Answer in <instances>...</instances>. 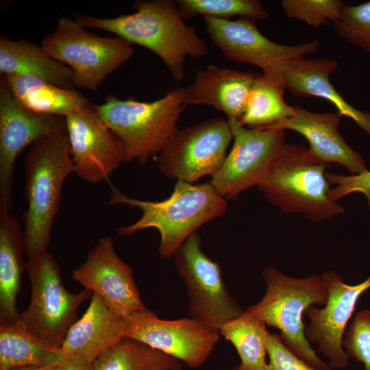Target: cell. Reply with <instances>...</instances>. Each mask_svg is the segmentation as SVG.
Here are the masks:
<instances>
[{"instance_id": "cell-1", "label": "cell", "mask_w": 370, "mask_h": 370, "mask_svg": "<svg viewBox=\"0 0 370 370\" xmlns=\"http://www.w3.org/2000/svg\"><path fill=\"white\" fill-rule=\"evenodd\" d=\"M133 7L134 12L117 17L78 13L75 19L86 28L104 30L148 49L163 61L173 79L181 82L185 76L186 58L208 55L204 40L194 26L184 22L175 1H137Z\"/></svg>"}, {"instance_id": "cell-2", "label": "cell", "mask_w": 370, "mask_h": 370, "mask_svg": "<svg viewBox=\"0 0 370 370\" xmlns=\"http://www.w3.org/2000/svg\"><path fill=\"white\" fill-rule=\"evenodd\" d=\"M110 204H125L142 211L136 222L119 227L121 236H130L153 228L160 241L158 253L163 259L173 257L182 243L206 223L223 216L227 208L226 199L208 183L195 184L176 181L169 197L161 201H145L130 197L111 185Z\"/></svg>"}, {"instance_id": "cell-3", "label": "cell", "mask_w": 370, "mask_h": 370, "mask_svg": "<svg viewBox=\"0 0 370 370\" xmlns=\"http://www.w3.org/2000/svg\"><path fill=\"white\" fill-rule=\"evenodd\" d=\"M24 166L27 208L23 213V233L29 260L47 251L64 182L74 173L66 127L32 145Z\"/></svg>"}, {"instance_id": "cell-4", "label": "cell", "mask_w": 370, "mask_h": 370, "mask_svg": "<svg viewBox=\"0 0 370 370\" xmlns=\"http://www.w3.org/2000/svg\"><path fill=\"white\" fill-rule=\"evenodd\" d=\"M266 292L245 312L280 331L284 344L296 356L317 370H334L321 359L305 334L303 315L311 306H324L328 300L326 284L319 274L304 278L285 275L273 266L262 271Z\"/></svg>"}, {"instance_id": "cell-5", "label": "cell", "mask_w": 370, "mask_h": 370, "mask_svg": "<svg viewBox=\"0 0 370 370\" xmlns=\"http://www.w3.org/2000/svg\"><path fill=\"white\" fill-rule=\"evenodd\" d=\"M185 88L169 90L162 98L143 102L108 95L95 110L120 142L124 163L146 164L158 155L177 130L185 108Z\"/></svg>"}, {"instance_id": "cell-6", "label": "cell", "mask_w": 370, "mask_h": 370, "mask_svg": "<svg viewBox=\"0 0 370 370\" xmlns=\"http://www.w3.org/2000/svg\"><path fill=\"white\" fill-rule=\"evenodd\" d=\"M328 165L304 145L286 143L258 188L266 200L283 213L302 214L310 221L321 222L345 212L342 205L328 197Z\"/></svg>"}, {"instance_id": "cell-7", "label": "cell", "mask_w": 370, "mask_h": 370, "mask_svg": "<svg viewBox=\"0 0 370 370\" xmlns=\"http://www.w3.org/2000/svg\"><path fill=\"white\" fill-rule=\"evenodd\" d=\"M27 271L31 284L30 302L14 325L59 349L79 306L91 299L93 293L85 288L77 293L69 292L59 264L48 250L27 260Z\"/></svg>"}, {"instance_id": "cell-8", "label": "cell", "mask_w": 370, "mask_h": 370, "mask_svg": "<svg viewBox=\"0 0 370 370\" xmlns=\"http://www.w3.org/2000/svg\"><path fill=\"white\" fill-rule=\"evenodd\" d=\"M40 46L51 57L71 69L75 88L95 92L134 53L132 45L123 38L101 36L66 16L58 21Z\"/></svg>"}, {"instance_id": "cell-9", "label": "cell", "mask_w": 370, "mask_h": 370, "mask_svg": "<svg viewBox=\"0 0 370 370\" xmlns=\"http://www.w3.org/2000/svg\"><path fill=\"white\" fill-rule=\"evenodd\" d=\"M206 32L212 43L228 59L254 65L269 81L284 84L288 71L299 59L316 53L318 40L297 45H284L264 36L256 22L204 17Z\"/></svg>"}, {"instance_id": "cell-10", "label": "cell", "mask_w": 370, "mask_h": 370, "mask_svg": "<svg viewBox=\"0 0 370 370\" xmlns=\"http://www.w3.org/2000/svg\"><path fill=\"white\" fill-rule=\"evenodd\" d=\"M174 257L177 274L186 289L188 317L219 332L227 321L243 314L223 282L219 263L204 252L197 232L182 243Z\"/></svg>"}, {"instance_id": "cell-11", "label": "cell", "mask_w": 370, "mask_h": 370, "mask_svg": "<svg viewBox=\"0 0 370 370\" xmlns=\"http://www.w3.org/2000/svg\"><path fill=\"white\" fill-rule=\"evenodd\" d=\"M233 140L227 120L215 117L178 129L158 155V166L166 177L194 184L212 177L222 166Z\"/></svg>"}, {"instance_id": "cell-12", "label": "cell", "mask_w": 370, "mask_h": 370, "mask_svg": "<svg viewBox=\"0 0 370 370\" xmlns=\"http://www.w3.org/2000/svg\"><path fill=\"white\" fill-rule=\"evenodd\" d=\"M234 143L210 183L226 199H236L268 176L285 144L283 130L249 128L227 119Z\"/></svg>"}, {"instance_id": "cell-13", "label": "cell", "mask_w": 370, "mask_h": 370, "mask_svg": "<svg viewBox=\"0 0 370 370\" xmlns=\"http://www.w3.org/2000/svg\"><path fill=\"white\" fill-rule=\"evenodd\" d=\"M125 336L142 342L190 368L201 366L219 341V331L207 328L187 317L160 319L146 307L123 317Z\"/></svg>"}, {"instance_id": "cell-14", "label": "cell", "mask_w": 370, "mask_h": 370, "mask_svg": "<svg viewBox=\"0 0 370 370\" xmlns=\"http://www.w3.org/2000/svg\"><path fill=\"white\" fill-rule=\"evenodd\" d=\"M66 127L65 117L39 114L23 106L5 77L0 80V212H10L16 162L28 145Z\"/></svg>"}, {"instance_id": "cell-15", "label": "cell", "mask_w": 370, "mask_h": 370, "mask_svg": "<svg viewBox=\"0 0 370 370\" xmlns=\"http://www.w3.org/2000/svg\"><path fill=\"white\" fill-rule=\"evenodd\" d=\"M321 276L328 288V300L323 308L311 306L305 312L310 321L305 334L309 342L317 344L316 351L328 358L333 369H342L347 367L349 358L343 346L345 328L359 298L370 288V275L354 285L345 283L335 271H325Z\"/></svg>"}, {"instance_id": "cell-16", "label": "cell", "mask_w": 370, "mask_h": 370, "mask_svg": "<svg viewBox=\"0 0 370 370\" xmlns=\"http://www.w3.org/2000/svg\"><path fill=\"white\" fill-rule=\"evenodd\" d=\"M74 173L92 184L107 181L124 163L121 145L90 105L65 117Z\"/></svg>"}, {"instance_id": "cell-17", "label": "cell", "mask_w": 370, "mask_h": 370, "mask_svg": "<svg viewBox=\"0 0 370 370\" xmlns=\"http://www.w3.org/2000/svg\"><path fill=\"white\" fill-rule=\"evenodd\" d=\"M72 278L98 295L114 313L124 317L145 308L131 267L116 254L111 236L101 238Z\"/></svg>"}, {"instance_id": "cell-18", "label": "cell", "mask_w": 370, "mask_h": 370, "mask_svg": "<svg viewBox=\"0 0 370 370\" xmlns=\"http://www.w3.org/2000/svg\"><path fill=\"white\" fill-rule=\"evenodd\" d=\"M294 114L266 129L290 130L308 142L310 152L329 164L336 163L356 175L367 171L366 163L345 141L338 131L341 116L332 112H314L294 105Z\"/></svg>"}, {"instance_id": "cell-19", "label": "cell", "mask_w": 370, "mask_h": 370, "mask_svg": "<svg viewBox=\"0 0 370 370\" xmlns=\"http://www.w3.org/2000/svg\"><path fill=\"white\" fill-rule=\"evenodd\" d=\"M258 73L209 65L196 72L185 88L186 105H205L223 112L227 119L238 121Z\"/></svg>"}, {"instance_id": "cell-20", "label": "cell", "mask_w": 370, "mask_h": 370, "mask_svg": "<svg viewBox=\"0 0 370 370\" xmlns=\"http://www.w3.org/2000/svg\"><path fill=\"white\" fill-rule=\"evenodd\" d=\"M124 336L123 317L93 293L85 313L68 330L58 354L78 356L93 364Z\"/></svg>"}, {"instance_id": "cell-21", "label": "cell", "mask_w": 370, "mask_h": 370, "mask_svg": "<svg viewBox=\"0 0 370 370\" xmlns=\"http://www.w3.org/2000/svg\"><path fill=\"white\" fill-rule=\"evenodd\" d=\"M338 66L335 60L301 58L285 75V87L297 97H315L328 100L336 107L341 116L352 119L370 136V113L352 106L330 82V77Z\"/></svg>"}, {"instance_id": "cell-22", "label": "cell", "mask_w": 370, "mask_h": 370, "mask_svg": "<svg viewBox=\"0 0 370 370\" xmlns=\"http://www.w3.org/2000/svg\"><path fill=\"white\" fill-rule=\"evenodd\" d=\"M23 233L15 217L0 212V325H14L20 312L16 298L27 271Z\"/></svg>"}, {"instance_id": "cell-23", "label": "cell", "mask_w": 370, "mask_h": 370, "mask_svg": "<svg viewBox=\"0 0 370 370\" xmlns=\"http://www.w3.org/2000/svg\"><path fill=\"white\" fill-rule=\"evenodd\" d=\"M0 73L31 75L63 88H75L68 66L51 57L41 46L3 34L0 36Z\"/></svg>"}, {"instance_id": "cell-24", "label": "cell", "mask_w": 370, "mask_h": 370, "mask_svg": "<svg viewBox=\"0 0 370 370\" xmlns=\"http://www.w3.org/2000/svg\"><path fill=\"white\" fill-rule=\"evenodd\" d=\"M3 76L16 100L36 113L66 117L91 103L75 88H63L31 75Z\"/></svg>"}, {"instance_id": "cell-25", "label": "cell", "mask_w": 370, "mask_h": 370, "mask_svg": "<svg viewBox=\"0 0 370 370\" xmlns=\"http://www.w3.org/2000/svg\"><path fill=\"white\" fill-rule=\"evenodd\" d=\"M58 350L16 325H0V370L46 367L57 358Z\"/></svg>"}, {"instance_id": "cell-26", "label": "cell", "mask_w": 370, "mask_h": 370, "mask_svg": "<svg viewBox=\"0 0 370 370\" xmlns=\"http://www.w3.org/2000/svg\"><path fill=\"white\" fill-rule=\"evenodd\" d=\"M285 85L258 73L239 123L247 127L266 129L292 116L295 108L284 99Z\"/></svg>"}, {"instance_id": "cell-27", "label": "cell", "mask_w": 370, "mask_h": 370, "mask_svg": "<svg viewBox=\"0 0 370 370\" xmlns=\"http://www.w3.org/2000/svg\"><path fill=\"white\" fill-rule=\"evenodd\" d=\"M180 362L135 339L123 337L92 364V370H169Z\"/></svg>"}, {"instance_id": "cell-28", "label": "cell", "mask_w": 370, "mask_h": 370, "mask_svg": "<svg viewBox=\"0 0 370 370\" xmlns=\"http://www.w3.org/2000/svg\"><path fill=\"white\" fill-rule=\"evenodd\" d=\"M269 331L262 321L244 312L227 321L219 333L235 347L241 359L240 365L249 370L267 367L266 338Z\"/></svg>"}, {"instance_id": "cell-29", "label": "cell", "mask_w": 370, "mask_h": 370, "mask_svg": "<svg viewBox=\"0 0 370 370\" xmlns=\"http://www.w3.org/2000/svg\"><path fill=\"white\" fill-rule=\"evenodd\" d=\"M178 10L184 19L202 15L222 19L238 16L256 22L266 20L269 13L257 0H176Z\"/></svg>"}, {"instance_id": "cell-30", "label": "cell", "mask_w": 370, "mask_h": 370, "mask_svg": "<svg viewBox=\"0 0 370 370\" xmlns=\"http://www.w3.org/2000/svg\"><path fill=\"white\" fill-rule=\"evenodd\" d=\"M333 24L340 38L370 53V1L357 5L344 4Z\"/></svg>"}, {"instance_id": "cell-31", "label": "cell", "mask_w": 370, "mask_h": 370, "mask_svg": "<svg viewBox=\"0 0 370 370\" xmlns=\"http://www.w3.org/2000/svg\"><path fill=\"white\" fill-rule=\"evenodd\" d=\"M345 3L340 0H283L281 5L286 15L319 28L336 22Z\"/></svg>"}, {"instance_id": "cell-32", "label": "cell", "mask_w": 370, "mask_h": 370, "mask_svg": "<svg viewBox=\"0 0 370 370\" xmlns=\"http://www.w3.org/2000/svg\"><path fill=\"white\" fill-rule=\"evenodd\" d=\"M343 346L349 357L362 362L370 370V310L358 312L343 339Z\"/></svg>"}, {"instance_id": "cell-33", "label": "cell", "mask_w": 370, "mask_h": 370, "mask_svg": "<svg viewBox=\"0 0 370 370\" xmlns=\"http://www.w3.org/2000/svg\"><path fill=\"white\" fill-rule=\"evenodd\" d=\"M266 349L269 362L264 370H317L293 354L279 334L268 332Z\"/></svg>"}, {"instance_id": "cell-34", "label": "cell", "mask_w": 370, "mask_h": 370, "mask_svg": "<svg viewBox=\"0 0 370 370\" xmlns=\"http://www.w3.org/2000/svg\"><path fill=\"white\" fill-rule=\"evenodd\" d=\"M325 177L330 184L335 187L330 188L328 197L337 202L338 200L349 194L357 192L363 194L367 201L370 210V171L356 175H343L333 173H325Z\"/></svg>"}, {"instance_id": "cell-35", "label": "cell", "mask_w": 370, "mask_h": 370, "mask_svg": "<svg viewBox=\"0 0 370 370\" xmlns=\"http://www.w3.org/2000/svg\"><path fill=\"white\" fill-rule=\"evenodd\" d=\"M45 370H92V364L74 355H58Z\"/></svg>"}, {"instance_id": "cell-36", "label": "cell", "mask_w": 370, "mask_h": 370, "mask_svg": "<svg viewBox=\"0 0 370 370\" xmlns=\"http://www.w3.org/2000/svg\"><path fill=\"white\" fill-rule=\"evenodd\" d=\"M10 370H45V367H40L36 366H25L14 368Z\"/></svg>"}, {"instance_id": "cell-37", "label": "cell", "mask_w": 370, "mask_h": 370, "mask_svg": "<svg viewBox=\"0 0 370 370\" xmlns=\"http://www.w3.org/2000/svg\"><path fill=\"white\" fill-rule=\"evenodd\" d=\"M169 370H182V363L180 362L179 364H177L176 366H175L174 367L171 368V369Z\"/></svg>"}, {"instance_id": "cell-38", "label": "cell", "mask_w": 370, "mask_h": 370, "mask_svg": "<svg viewBox=\"0 0 370 370\" xmlns=\"http://www.w3.org/2000/svg\"><path fill=\"white\" fill-rule=\"evenodd\" d=\"M232 370H249V369H246V368H245V367H242L241 365H239L237 367L233 369Z\"/></svg>"}]
</instances>
